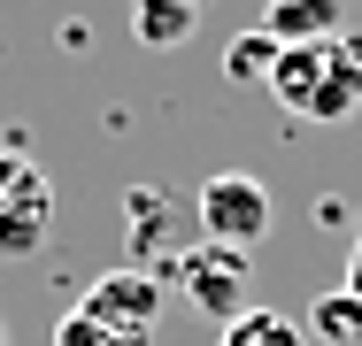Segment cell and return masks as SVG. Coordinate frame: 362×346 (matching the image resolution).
Listing matches in <instances>:
<instances>
[{
	"mask_svg": "<svg viewBox=\"0 0 362 346\" xmlns=\"http://www.w3.org/2000/svg\"><path fill=\"white\" fill-rule=\"evenodd\" d=\"M54 346H154V331H124V323H100V316H62L54 323Z\"/></svg>",
	"mask_w": 362,
	"mask_h": 346,
	"instance_id": "obj_12",
	"label": "cell"
},
{
	"mask_svg": "<svg viewBox=\"0 0 362 346\" xmlns=\"http://www.w3.org/2000/svg\"><path fill=\"white\" fill-rule=\"evenodd\" d=\"M124 231H132V262L146 270V254H170V193L162 185H139L124 201ZM177 262V254H170Z\"/></svg>",
	"mask_w": 362,
	"mask_h": 346,
	"instance_id": "obj_7",
	"label": "cell"
},
{
	"mask_svg": "<svg viewBox=\"0 0 362 346\" xmlns=\"http://www.w3.org/2000/svg\"><path fill=\"white\" fill-rule=\"evenodd\" d=\"M170 270H177V292H185L201 316H216V323L247 316V254H239V246H185Z\"/></svg>",
	"mask_w": 362,
	"mask_h": 346,
	"instance_id": "obj_4",
	"label": "cell"
},
{
	"mask_svg": "<svg viewBox=\"0 0 362 346\" xmlns=\"http://www.w3.org/2000/svg\"><path fill=\"white\" fill-rule=\"evenodd\" d=\"M270 93L293 116H316V124H339L362 108V39H316V47H278L270 69Z\"/></svg>",
	"mask_w": 362,
	"mask_h": 346,
	"instance_id": "obj_1",
	"label": "cell"
},
{
	"mask_svg": "<svg viewBox=\"0 0 362 346\" xmlns=\"http://www.w3.org/2000/svg\"><path fill=\"white\" fill-rule=\"evenodd\" d=\"M339 0H270L262 8V31L278 47H316V39H339Z\"/></svg>",
	"mask_w": 362,
	"mask_h": 346,
	"instance_id": "obj_6",
	"label": "cell"
},
{
	"mask_svg": "<svg viewBox=\"0 0 362 346\" xmlns=\"http://www.w3.org/2000/svg\"><path fill=\"white\" fill-rule=\"evenodd\" d=\"M54 231V185L23 146H0V262L39 254Z\"/></svg>",
	"mask_w": 362,
	"mask_h": 346,
	"instance_id": "obj_2",
	"label": "cell"
},
{
	"mask_svg": "<svg viewBox=\"0 0 362 346\" xmlns=\"http://www.w3.org/2000/svg\"><path fill=\"white\" fill-rule=\"evenodd\" d=\"M270 185L262 177H247V169H216L201 193H193V223H201V239L209 246H262L270 239Z\"/></svg>",
	"mask_w": 362,
	"mask_h": 346,
	"instance_id": "obj_3",
	"label": "cell"
},
{
	"mask_svg": "<svg viewBox=\"0 0 362 346\" xmlns=\"http://www.w3.org/2000/svg\"><path fill=\"white\" fill-rule=\"evenodd\" d=\"M0 346H8V316H0Z\"/></svg>",
	"mask_w": 362,
	"mask_h": 346,
	"instance_id": "obj_14",
	"label": "cell"
},
{
	"mask_svg": "<svg viewBox=\"0 0 362 346\" xmlns=\"http://www.w3.org/2000/svg\"><path fill=\"white\" fill-rule=\"evenodd\" d=\"M216 346H308V331H300L293 316H278V308H247V316L223 323Z\"/></svg>",
	"mask_w": 362,
	"mask_h": 346,
	"instance_id": "obj_10",
	"label": "cell"
},
{
	"mask_svg": "<svg viewBox=\"0 0 362 346\" xmlns=\"http://www.w3.org/2000/svg\"><path fill=\"white\" fill-rule=\"evenodd\" d=\"M270 69H278V39H270L262 23L223 47V77H231V85H270Z\"/></svg>",
	"mask_w": 362,
	"mask_h": 346,
	"instance_id": "obj_11",
	"label": "cell"
},
{
	"mask_svg": "<svg viewBox=\"0 0 362 346\" xmlns=\"http://www.w3.org/2000/svg\"><path fill=\"white\" fill-rule=\"evenodd\" d=\"M347 292L362 300V239H355V254H347Z\"/></svg>",
	"mask_w": 362,
	"mask_h": 346,
	"instance_id": "obj_13",
	"label": "cell"
},
{
	"mask_svg": "<svg viewBox=\"0 0 362 346\" xmlns=\"http://www.w3.org/2000/svg\"><path fill=\"white\" fill-rule=\"evenodd\" d=\"M162 300H170V285L154 270H108L93 292H85V316H100V323H124V331H154V316H162Z\"/></svg>",
	"mask_w": 362,
	"mask_h": 346,
	"instance_id": "obj_5",
	"label": "cell"
},
{
	"mask_svg": "<svg viewBox=\"0 0 362 346\" xmlns=\"http://www.w3.org/2000/svg\"><path fill=\"white\" fill-rule=\"evenodd\" d=\"M308 346H362V300L339 285V292H316V308L300 316Z\"/></svg>",
	"mask_w": 362,
	"mask_h": 346,
	"instance_id": "obj_9",
	"label": "cell"
},
{
	"mask_svg": "<svg viewBox=\"0 0 362 346\" xmlns=\"http://www.w3.org/2000/svg\"><path fill=\"white\" fill-rule=\"evenodd\" d=\"M201 31V0H132V39L139 47H185Z\"/></svg>",
	"mask_w": 362,
	"mask_h": 346,
	"instance_id": "obj_8",
	"label": "cell"
}]
</instances>
